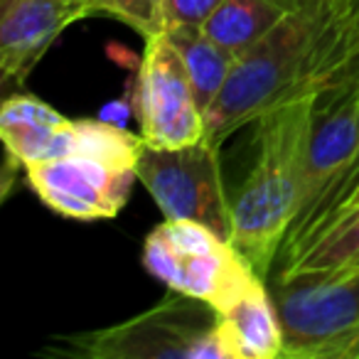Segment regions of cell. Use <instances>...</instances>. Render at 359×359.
<instances>
[{"instance_id": "cell-1", "label": "cell", "mask_w": 359, "mask_h": 359, "mask_svg": "<svg viewBox=\"0 0 359 359\" xmlns=\"http://www.w3.org/2000/svg\"><path fill=\"white\" fill-rule=\"evenodd\" d=\"M313 106L315 96L283 99L261 116L256 160L231 202V244L264 280L273 271L298 210L300 163Z\"/></svg>"}, {"instance_id": "cell-2", "label": "cell", "mask_w": 359, "mask_h": 359, "mask_svg": "<svg viewBox=\"0 0 359 359\" xmlns=\"http://www.w3.org/2000/svg\"><path fill=\"white\" fill-rule=\"evenodd\" d=\"M359 182V89L315 96L300 163V197L283 241V266L315 244L352 197Z\"/></svg>"}, {"instance_id": "cell-3", "label": "cell", "mask_w": 359, "mask_h": 359, "mask_svg": "<svg viewBox=\"0 0 359 359\" xmlns=\"http://www.w3.org/2000/svg\"><path fill=\"white\" fill-rule=\"evenodd\" d=\"M325 0L290 11L269 35L236 57L219 96L205 114L207 138L222 145L236 128L259 121L293 91L325 22Z\"/></svg>"}, {"instance_id": "cell-4", "label": "cell", "mask_w": 359, "mask_h": 359, "mask_svg": "<svg viewBox=\"0 0 359 359\" xmlns=\"http://www.w3.org/2000/svg\"><path fill=\"white\" fill-rule=\"evenodd\" d=\"M269 290L280 359H359V269L278 271Z\"/></svg>"}, {"instance_id": "cell-5", "label": "cell", "mask_w": 359, "mask_h": 359, "mask_svg": "<svg viewBox=\"0 0 359 359\" xmlns=\"http://www.w3.org/2000/svg\"><path fill=\"white\" fill-rule=\"evenodd\" d=\"M52 352L84 359H234L222 315L175 290L126 323L62 337Z\"/></svg>"}, {"instance_id": "cell-6", "label": "cell", "mask_w": 359, "mask_h": 359, "mask_svg": "<svg viewBox=\"0 0 359 359\" xmlns=\"http://www.w3.org/2000/svg\"><path fill=\"white\" fill-rule=\"evenodd\" d=\"M143 266L170 290L205 300L217 313L259 280L231 241L187 219H165L150 231Z\"/></svg>"}, {"instance_id": "cell-7", "label": "cell", "mask_w": 359, "mask_h": 359, "mask_svg": "<svg viewBox=\"0 0 359 359\" xmlns=\"http://www.w3.org/2000/svg\"><path fill=\"white\" fill-rule=\"evenodd\" d=\"M135 177L143 182L165 219H187L210 226L231 241V202L224 192L219 145L210 138L180 148L143 143L135 160Z\"/></svg>"}, {"instance_id": "cell-8", "label": "cell", "mask_w": 359, "mask_h": 359, "mask_svg": "<svg viewBox=\"0 0 359 359\" xmlns=\"http://www.w3.org/2000/svg\"><path fill=\"white\" fill-rule=\"evenodd\" d=\"M135 116L140 135L155 148H180L207 138L185 62L168 32L145 40V52L135 84Z\"/></svg>"}, {"instance_id": "cell-9", "label": "cell", "mask_w": 359, "mask_h": 359, "mask_svg": "<svg viewBox=\"0 0 359 359\" xmlns=\"http://www.w3.org/2000/svg\"><path fill=\"white\" fill-rule=\"evenodd\" d=\"M27 182L52 212L69 219H111L126 207L135 165L69 155L25 165Z\"/></svg>"}, {"instance_id": "cell-10", "label": "cell", "mask_w": 359, "mask_h": 359, "mask_svg": "<svg viewBox=\"0 0 359 359\" xmlns=\"http://www.w3.org/2000/svg\"><path fill=\"white\" fill-rule=\"evenodd\" d=\"M86 8L69 0H3L0 69L6 81H25L57 37L84 20Z\"/></svg>"}, {"instance_id": "cell-11", "label": "cell", "mask_w": 359, "mask_h": 359, "mask_svg": "<svg viewBox=\"0 0 359 359\" xmlns=\"http://www.w3.org/2000/svg\"><path fill=\"white\" fill-rule=\"evenodd\" d=\"M219 315L234 359L280 357V347H283L280 323L266 280L259 278L256 283H251Z\"/></svg>"}, {"instance_id": "cell-12", "label": "cell", "mask_w": 359, "mask_h": 359, "mask_svg": "<svg viewBox=\"0 0 359 359\" xmlns=\"http://www.w3.org/2000/svg\"><path fill=\"white\" fill-rule=\"evenodd\" d=\"M67 121V116L35 96H11L0 109V138L8 160L15 165L50 160L52 145Z\"/></svg>"}, {"instance_id": "cell-13", "label": "cell", "mask_w": 359, "mask_h": 359, "mask_svg": "<svg viewBox=\"0 0 359 359\" xmlns=\"http://www.w3.org/2000/svg\"><path fill=\"white\" fill-rule=\"evenodd\" d=\"M288 13L280 0H222L202 30L236 60L269 35Z\"/></svg>"}, {"instance_id": "cell-14", "label": "cell", "mask_w": 359, "mask_h": 359, "mask_svg": "<svg viewBox=\"0 0 359 359\" xmlns=\"http://www.w3.org/2000/svg\"><path fill=\"white\" fill-rule=\"evenodd\" d=\"M180 57L185 62L192 91L202 114L210 111L215 99L219 96L226 76L234 65V57L224 52L202 27L195 25H168L165 27Z\"/></svg>"}, {"instance_id": "cell-15", "label": "cell", "mask_w": 359, "mask_h": 359, "mask_svg": "<svg viewBox=\"0 0 359 359\" xmlns=\"http://www.w3.org/2000/svg\"><path fill=\"white\" fill-rule=\"evenodd\" d=\"M359 269V205L339 215L300 259L280 271Z\"/></svg>"}, {"instance_id": "cell-16", "label": "cell", "mask_w": 359, "mask_h": 359, "mask_svg": "<svg viewBox=\"0 0 359 359\" xmlns=\"http://www.w3.org/2000/svg\"><path fill=\"white\" fill-rule=\"evenodd\" d=\"M86 18L111 15L128 25L130 30L148 37L165 30V6L163 0H86Z\"/></svg>"}, {"instance_id": "cell-17", "label": "cell", "mask_w": 359, "mask_h": 359, "mask_svg": "<svg viewBox=\"0 0 359 359\" xmlns=\"http://www.w3.org/2000/svg\"><path fill=\"white\" fill-rule=\"evenodd\" d=\"M165 27L168 25H195L205 27L212 13L222 6V0H163Z\"/></svg>"}, {"instance_id": "cell-18", "label": "cell", "mask_w": 359, "mask_h": 359, "mask_svg": "<svg viewBox=\"0 0 359 359\" xmlns=\"http://www.w3.org/2000/svg\"><path fill=\"white\" fill-rule=\"evenodd\" d=\"M288 11H298V8H308V6H315V3H323V0H280Z\"/></svg>"}, {"instance_id": "cell-19", "label": "cell", "mask_w": 359, "mask_h": 359, "mask_svg": "<svg viewBox=\"0 0 359 359\" xmlns=\"http://www.w3.org/2000/svg\"><path fill=\"white\" fill-rule=\"evenodd\" d=\"M359 205V182H357V187H354V192H352V197H349V202L344 205V210L339 212V215H344L347 210H352V207H357Z\"/></svg>"}, {"instance_id": "cell-20", "label": "cell", "mask_w": 359, "mask_h": 359, "mask_svg": "<svg viewBox=\"0 0 359 359\" xmlns=\"http://www.w3.org/2000/svg\"><path fill=\"white\" fill-rule=\"evenodd\" d=\"M69 3H81V6H84V3H86V0H69Z\"/></svg>"}, {"instance_id": "cell-21", "label": "cell", "mask_w": 359, "mask_h": 359, "mask_svg": "<svg viewBox=\"0 0 359 359\" xmlns=\"http://www.w3.org/2000/svg\"><path fill=\"white\" fill-rule=\"evenodd\" d=\"M357 89H359V84H357Z\"/></svg>"}]
</instances>
